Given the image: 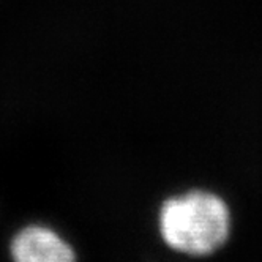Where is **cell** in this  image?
Instances as JSON below:
<instances>
[{"label": "cell", "instance_id": "obj_2", "mask_svg": "<svg viewBox=\"0 0 262 262\" xmlns=\"http://www.w3.org/2000/svg\"><path fill=\"white\" fill-rule=\"evenodd\" d=\"M8 253L16 262H70L78 257L76 248L45 223H29L17 229L10 238Z\"/></svg>", "mask_w": 262, "mask_h": 262}, {"label": "cell", "instance_id": "obj_1", "mask_svg": "<svg viewBox=\"0 0 262 262\" xmlns=\"http://www.w3.org/2000/svg\"><path fill=\"white\" fill-rule=\"evenodd\" d=\"M157 231L171 251L205 257L220 251L232 231V212L212 190L190 188L167 196L157 212Z\"/></svg>", "mask_w": 262, "mask_h": 262}]
</instances>
